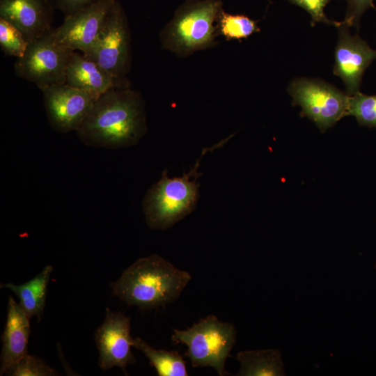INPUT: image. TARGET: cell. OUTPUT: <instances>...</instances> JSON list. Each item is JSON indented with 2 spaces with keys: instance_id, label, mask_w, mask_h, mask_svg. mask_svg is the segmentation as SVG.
<instances>
[{
  "instance_id": "1",
  "label": "cell",
  "mask_w": 376,
  "mask_h": 376,
  "mask_svg": "<svg viewBox=\"0 0 376 376\" xmlns=\"http://www.w3.org/2000/svg\"><path fill=\"white\" fill-rule=\"evenodd\" d=\"M146 131L142 96L118 87L99 96L76 132L87 146L113 149L136 144Z\"/></svg>"
},
{
  "instance_id": "2",
  "label": "cell",
  "mask_w": 376,
  "mask_h": 376,
  "mask_svg": "<svg viewBox=\"0 0 376 376\" xmlns=\"http://www.w3.org/2000/svg\"><path fill=\"white\" fill-rule=\"evenodd\" d=\"M191 279L189 272L153 254L136 260L111 287L128 305L148 309L175 301Z\"/></svg>"
},
{
  "instance_id": "3",
  "label": "cell",
  "mask_w": 376,
  "mask_h": 376,
  "mask_svg": "<svg viewBox=\"0 0 376 376\" xmlns=\"http://www.w3.org/2000/svg\"><path fill=\"white\" fill-rule=\"evenodd\" d=\"M221 6L220 0L184 2L159 33L162 48L185 57L215 46Z\"/></svg>"
},
{
  "instance_id": "4",
  "label": "cell",
  "mask_w": 376,
  "mask_h": 376,
  "mask_svg": "<svg viewBox=\"0 0 376 376\" xmlns=\"http://www.w3.org/2000/svg\"><path fill=\"white\" fill-rule=\"evenodd\" d=\"M212 148H205L194 166L182 177L169 178L164 170L161 179L148 191L143 209L150 228L167 229L194 210L199 196L197 180L201 175L198 173L200 160Z\"/></svg>"
},
{
  "instance_id": "5",
  "label": "cell",
  "mask_w": 376,
  "mask_h": 376,
  "mask_svg": "<svg viewBox=\"0 0 376 376\" xmlns=\"http://www.w3.org/2000/svg\"><path fill=\"white\" fill-rule=\"evenodd\" d=\"M171 339L187 347L185 355L194 368L210 366L220 376L229 375L225 363L236 340L233 324L210 315L185 330L175 329Z\"/></svg>"
},
{
  "instance_id": "6",
  "label": "cell",
  "mask_w": 376,
  "mask_h": 376,
  "mask_svg": "<svg viewBox=\"0 0 376 376\" xmlns=\"http://www.w3.org/2000/svg\"><path fill=\"white\" fill-rule=\"evenodd\" d=\"M108 72L120 87H130L131 36L127 16L119 0L111 8L93 48L86 54Z\"/></svg>"
},
{
  "instance_id": "7",
  "label": "cell",
  "mask_w": 376,
  "mask_h": 376,
  "mask_svg": "<svg viewBox=\"0 0 376 376\" xmlns=\"http://www.w3.org/2000/svg\"><path fill=\"white\" fill-rule=\"evenodd\" d=\"M73 52L55 40L52 29L29 42L24 56L14 64L15 73L41 91L65 84L66 68Z\"/></svg>"
},
{
  "instance_id": "8",
  "label": "cell",
  "mask_w": 376,
  "mask_h": 376,
  "mask_svg": "<svg viewBox=\"0 0 376 376\" xmlns=\"http://www.w3.org/2000/svg\"><path fill=\"white\" fill-rule=\"evenodd\" d=\"M292 104L301 107L302 116L324 132L347 113L350 96L335 86L317 79L298 78L288 89Z\"/></svg>"
},
{
  "instance_id": "9",
  "label": "cell",
  "mask_w": 376,
  "mask_h": 376,
  "mask_svg": "<svg viewBox=\"0 0 376 376\" xmlns=\"http://www.w3.org/2000/svg\"><path fill=\"white\" fill-rule=\"evenodd\" d=\"M47 118L60 133L77 131L100 95L61 84L42 90Z\"/></svg>"
},
{
  "instance_id": "10",
  "label": "cell",
  "mask_w": 376,
  "mask_h": 376,
  "mask_svg": "<svg viewBox=\"0 0 376 376\" xmlns=\"http://www.w3.org/2000/svg\"><path fill=\"white\" fill-rule=\"evenodd\" d=\"M116 0H100L65 17L53 29L55 40L72 51L87 54L93 47L108 13Z\"/></svg>"
},
{
  "instance_id": "11",
  "label": "cell",
  "mask_w": 376,
  "mask_h": 376,
  "mask_svg": "<svg viewBox=\"0 0 376 376\" xmlns=\"http://www.w3.org/2000/svg\"><path fill=\"white\" fill-rule=\"evenodd\" d=\"M132 340L130 318L107 308L105 318L95 333L100 367L106 370L116 366L125 373L127 366L135 362Z\"/></svg>"
},
{
  "instance_id": "12",
  "label": "cell",
  "mask_w": 376,
  "mask_h": 376,
  "mask_svg": "<svg viewBox=\"0 0 376 376\" xmlns=\"http://www.w3.org/2000/svg\"><path fill=\"white\" fill-rule=\"evenodd\" d=\"M348 28L343 22L338 26L333 72L343 80L346 94L352 96L359 92L365 70L376 59V50L358 36H352Z\"/></svg>"
},
{
  "instance_id": "13",
  "label": "cell",
  "mask_w": 376,
  "mask_h": 376,
  "mask_svg": "<svg viewBox=\"0 0 376 376\" xmlns=\"http://www.w3.org/2000/svg\"><path fill=\"white\" fill-rule=\"evenodd\" d=\"M54 11L49 0H0V17L16 26L28 42L53 29Z\"/></svg>"
},
{
  "instance_id": "14",
  "label": "cell",
  "mask_w": 376,
  "mask_h": 376,
  "mask_svg": "<svg viewBox=\"0 0 376 376\" xmlns=\"http://www.w3.org/2000/svg\"><path fill=\"white\" fill-rule=\"evenodd\" d=\"M30 318L12 297H9L7 318L2 336L0 375L6 373L27 352Z\"/></svg>"
},
{
  "instance_id": "15",
  "label": "cell",
  "mask_w": 376,
  "mask_h": 376,
  "mask_svg": "<svg viewBox=\"0 0 376 376\" xmlns=\"http://www.w3.org/2000/svg\"><path fill=\"white\" fill-rule=\"evenodd\" d=\"M65 84L98 95L111 88L120 87L99 65L77 51L72 53L67 65Z\"/></svg>"
},
{
  "instance_id": "16",
  "label": "cell",
  "mask_w": 376,
  "mask_h": 376,
  "mask_svg": "<svg viewBox=\"0 0 376 376\" xmlns=\"http://www.w3.org/2000/svg\"><path fill=\"white\" fill-rule=\"evenodd\" d=\"M52 271L53 267L49 265L24 283L15 285L8 283L2 284L1 287L15 293L19 300V304L30 318L36 316L40 320L44 311L48 283Z\"/></svg>"
},
{
  "instance_id": "17",
  "label": "cell",
  "mask_w": 376,
  "mask_h": 376,
  "mask_svg": "<svg viewBox=\"0 0 376 376\" xmlns=\"http://www.w3.org/2000/svg\"><path fill=\"white\" fill-rule=\"evenodd\" d=\"M240 363L239 376L285 375L281 352L278 350L242 351L237 354Z\"/></svg>"
},
{
  "instance_id": "18",
  "label": "cell",
  "mask_w": 376,
  "mask_h": 376,
  "mask_svg": "<svg viewBox=\"0 0 376 376\" xmlns=\"http://www.w3.org/2000/svg\"><path fill=\"white\" fill-rule=\"evenodd\" d=\"M132 345L141 351L159 376H187L186 363L177 351H166L152 347L141 338H133Z\"/></svg>"
},
{
  "instance_id": "19",
  "label": "cell",
  "mask_w": 376,
  "mask_h": 376,
  "mask_svg": "<svg viewBox=\"0 0 376 376\" xmlns=\"http://www.w3.org/2000/svg\"><path fill=\"white\" fill-rule=\"evenodd\" d=\"M217 26L219 34L226 40L247 38L260 31L256 21L244 15L230 14L223 9L217 19Z\"/></svg>"
},
{
  "instance_id": "20",
  "label": "cell",
  "mask_w": 376,
  "mask_h": 376,
  "mask_svg": "<svg viewBox=\"0 0 376 376\" xmlns=\"http://www.w3.org/2000/svg\"><path fill=\"white\" fill-rule=\"evenodd\" d=\"M28 44L23 33L16 26L0 17V47L6 55L21 58Z\"/></svg>"
},
{
  "instance_id": "21",
  "label": "cell",
  "mask_w": 376,
  "mask_h": 376,
  "mask_svg": "<svg viewBox=\"0 0 376 376\" xmlns=\"http://www.w3.org/2000/svg\"><path fill=\"white\" fill-rule=\"evenodd\" d=\"M347 115L354 116L361 125L376 127V95L359 92L350 96Z\"/></svg>"
},
{
  "instance_id": "22",
  "label": "cell",
  "mask_w": 376,
  "mask_h": 376,
  "mask_svg": "<svg viewBox=\"0 0 376 376\" xmlns=\"http://www.w3.org/2000/svg\"><path fill=\"white\" fill-rule=\"evenodd\" d=\"M13 376H55L58 373L40 358L28 353L7 373Z\"/></svg>"
},
{
  "instance_id": "23",
  "label": "cell",
  "mask_w": 376,
  "mask_h": 376,
  "mask_svg": "<svg viewBox=\"0 0 376 376\" xmlns=\"http://www.w3.org/2000/svg\"><path fill=\"white\" fill-rule=\"evenodd\" d=\"M290 3L297 5L308 13L311 17V24L313 26L317 22H323L338 27L340 22H335L329 19L324 12L325 6L331 0H288Z\"/></svg>"
},
{
  "instance_id": "24",
  "label": "cell",
  "mask_w": 376,
  "mask_h": 376,
  "mask_svg": "<svg viewBox=\"0 0 376 376\" xmlns=\"http://www.w3.org/2000/svg\"><path fill=\"white\" fill-rule=\"evenodd\" d=\"M347 9L344 21L348 26H357L363 13L372 6L373 0H347Z\"/></svg>"
},
{
  "instance_id": "25",
  "label": "cell",
  "mask_w": 376,
  "mask_h": 376,
  "mask_svg": "<svg viewBox=\"0 0 376 376\" xmlns=\"http://www.w3.org/2000/svg\"><path fill=\"white\" fill-rule=\"evenodd\" d=\"M54 10H60L65 17L71 15L100 0H49Z\"/></svg>"
}]
</instances>
